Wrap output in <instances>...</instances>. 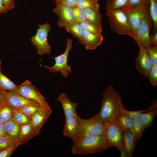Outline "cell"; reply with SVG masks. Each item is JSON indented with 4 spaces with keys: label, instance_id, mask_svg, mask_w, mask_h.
I'll use <instances>...</instances> for the list:
<instances>
[{
    "label": "cell",
    "instance_id": "obj_1",
    "mask_svg": "<svg viewBox=\"0 0 157 157\" xmlns=\"http://www.w3.org/2000/svg\"><path fill=\"white\" fill-rule=\"evenodd\" d=\"M122 98L113 86H110L105 90L98 113L101 122L104 123L115 119L117 114L124 108Z\"/></svg>",
    "mask_w": 157,
    "mask_h": 157
},
{
    "label": "cell",
    "instance_id": "obj_2",
    "mask_svg": "<svg viewBox=\"0 0 157 157\" xmlns=\"http://www.w3.org/2000/svg\"><path fill=\"white\" fill-rule=\"evenodd\" d=\"M111 147L102 135H93L86 136L73 144L71 150L74 154L85 155L100 152Z\"/></svg>",
    "mask_w": 157,
    "mask_h": 157
},
{
    "label": "cell",
    "instance_id": "obj_3",
    "mask_svg": "<svg viewBox=\"0 0 157 157\" xmlns=\"http://www.w3.org/2000/svg\"><path fill=\"white\" fill-rule=\"evenodd\" d=\"M78 127L73 145L82 138L88 136L102 135L104 129V123L100 120L98 113L88 119L77 117Z\"/></svg>",
    "mask_w": 157,
    "mask_h": 157
},
{
    "label": "cell",
    "instance_id": "obj_4",
    "mask_svg": "<svg viewBox=\"0 0 157 157\" xmlns=\"http://www.w3.org/2000/svg\"><path fill=\"white\" fill-rule=\"evenodd\" d=\"M106 10L112 29L118 34L128 35L136 41V36L124 13L120 9H107Z\"/></svg>",
    "mask_w": 157,
    "mask_h": 157
},
{
    "label": "cell",
    "instance_id": "obj_5",
    "mask_svg": "<svg viewBox=\"0 0 157 157\" xmlns=\"http://www.w3.org/2000/svg\"><path fill=\"white\" fill-rule=\"evenodd\" d=\"M123 132L116 120L104 123V129L102 135L112 147L117 148L120 151L121 157H127L124 146Z\"/></svg>",
    "mask_w": 157,
    "mask_h": 157
},
{
    "label": "cell",
    "instance_id": "obj_6",
    "mask_svg": "<svg viewBox=\"0 0 157 157\" xmlns=\"http://www.w3.org/2000/svg\"><path fill=\"white\" fill-rule=\"evenodd\" d=\"M38 27L36 33L31 38V41L36 48L39 55L49 54L51 52V47L48 42L47 38L51 30V25L49 22H47L44 24H38Z\"/></svg>",
    "mask_w": 157,
    "mask_h": 157
},
{
    "label": "cell",
    "instance_id": "obj_7",
    "mask_svg": "<svg viewBox=\"0 0 157 157\" xmlns=\"http://www.w3.org/2000/svg\"><path fill=\"white\" fill-rule=\"evenodd\" d=\"M148 6L149 5L125 6L119 8L126 15L135 36L142 19L149 14Z\"/></svg>",
    "mask_w": 157,
    "mask_h": 157
},
{
    "label": "cell",
    "instance_id": "obj_8",
    "mask_svg": "<svg viewBox=\"0 0 157 157\" xmlns=\"http://www.w3.org/2000/svg\"><path fill=\"white\" fill-rule=\"evenodd\" d=\"M66 47L63 53L55 57V63L52 67L42 66L51 72L57 73L60 72L62 76L67 77L71 72V66L68 65L67 60L69 52L72 47V41L70 38L66 39Z\"/></svg>",
    "mask_w": 157,
    "mask_h": 157
},
{
    "label": "cell",
    "instance_id": "obj_9",
    "mask_svg": "<svg viewBox=\"0 0 157 157\" xmlns=\"http://www.w3.org/2000/svg\"><path fill=\"white\" fill-rule=\"evenodd\" d=\"M17 92L26 98L40 106L50 107L37 88L28 80L25 81L18 86Z\"/></svg>",
    "mask_w": 157,
    "mask_h": 157
},
{
    "label": "cell",
    "instance_id": "obj_10",
    "mask_svg": "<svg viewBox=\"0 0 157 157\" xmlns=\"http://www.w3.org/2000/svg\"><path fill=\"white\" fill-rule=\"evenodd\" d=\"M153 27L152 22L149 14L142 19L136 33L135 41L146 49L151 45L150 40V32Z\"/></svg>",
    "mask_w": 157,
    "mask_h": 157
},
{
    "label": "cell",
    "instance_id": "obj_11",
    "mask_svg": "<svg viewBox=\"0 0 157 157\" xmlns=\"http://www.w3.org/2000/svg\"><path fill=\"white\" fill-rule=\"evenodd\" d=\"M138 55L136 60L135 67L141 74L147 77L153 65L146 49L139 44Z\"/></svg>",
    "mask_w": 157,
    "mask_h": 157
},
{
    "label": "cell",
    "instance_id": "obj_12",
    "mask_svg": "<svg viewBox=\"0 0 157 157\" xmlns=\"http://www.w3.org/2000/svg\"><path fill=\"white\" fill-rule=\"evenodd\" d=\"M1 90L5 99L6 103L12 107L17 108L26 105H39L26 98L16 91L3 89H1Z\"/></svg>",
    "mask_w": 157,
    "mask_h": 157
},
{
    "label": "cell",
    "instance_id": "obj_13",
    "mask_svg": "<svg viewBox=\"0 0 157 157\" xmlns=\"http://www.w3.org/2000/svg\"><path fill=\"white\" fill-rule=\"evenodd\" d=\"M53 11L58 17L57 25L60 27L62 24L75 21L72 8L63 5L60 3H56Z\"/></svg>",
    "mask_w": 157,
    "mask_h": 157
},
{
    "label": "cell",
    "instance_id": "obj_14",
    "mask_svg": "<svg viewBox=\"0 0 157 157\" xmlns=\"http://www.w3.org/2000/svg\"><path fill=\"white\" fill-rule=\"evenodd\" d=\"M103 39L102 34L93 33L84 29L81 44L87 50H94L101 44Z\"/></svg>",
    "mask_w": 157,
    "mask_h": 157
},
{
    "label": "cell",
    "instance_id": "obj_15",
    "mask_svg": "<svg viewBox=\"0 0 157 157\" xmlns=\"http://www.w3.org/2000/svg\"><path fill=\"white\" fill-rule=\"evenodd\" d=\"M52 111L50 107L42 106L31 117L30 123L39 133Z\"/></svg>",
    "mask_w": 157,
    "mask_h": 157
},
{
    "label": "cell",
    "instance_id": "obj_16",
    "mask_svg": "<svg viewBox=\"0 0 157 157\" xmlns=\"http://www.w3.org/2000/svg\"><path fill=\"white\" fill-rule=\"evenodd\" d=\"M57 100L61 103L63 107L65 117H76L77 104L72 102L65 93L61 94L57 98Z\"/></svg>",
    "mask_w": 157,
    "mask_h": 157
},
{
    "label": "cell",
    "instance_id": "obj_17",
    "mask_svg": "<svg viewBox=\"0 0 157 157\" xmlns=\"http://www.w3.org/2000/svg\"><path fill=\"white\" fill-rule=\"evenodd\" d=\"M39 133L31 123L20 127L17 144L18 146L27 142Z\"/></svg>",
    "mask_w": 157,
    "mask_h": 157
},
{
    "label": "cell",
    "instance_id": "obj_18",
    "mask_svg": "<svg viewBox=\"0 0 157 157\" xmlns=\"http://www.w3.org/2000/svg\"><path fill=\"white\" fill-rule=\"evenodd\" d=\"M77 117H65L63 131L64 135L70 138L73 141L75 139L78 127Z\"/></svg>",
    "mask_w": 157,
    "mask_h": 157
},
{
    "label": "cell",
    "instance_id": "obj_19",
    "mask_svg": "<svg viewBox=\"0 0 157 157\" xmlns=\"http://www.w3.org/2000/svg\"><path fill=\"white\" fill-rule=\"evenodd\" d=\"M123 141L127 157L132 156L136 143V139L132 131L123 133Z\"/></svg>",
    "mask_w": 157,
    "mask_h": 157
},
{
    "label": "cell",
    "instance_id": "obj_20",
    "mask_svg": "<svg viewBox=\"0 0 157 157\" xmlns=\"http://www.w3.org/2000/svg\"><path fill=\"white\" fill-rule=\"evenodd\" d=\"M60 27L65 28L68 32L77 38L79 42L81 44L83 40V29L80 23L75 21L71 23L63 24Z\"/></svg>",
    "mask_w": 157,
    "mask_h": 157
},
{
    "label": "cell",
    "instance_id": "obj_21",
    "mask_svg": "<svg viewBox=\"0 0 157 157\" xmlns=\"http://www.w3.org/2000/svg\"><path fill=\"white\" fill-rule=\"evenodd\" d=\"M3 123L7 135L17 144L20 127L12 119Z\"/></svg>",
    "mask_w": 157,
    "mask_h": 157
},
{
    "label": "cell",
    "instance_id": "obj_22",
    "mask_svg": "<svg viewBox=\"0 0 157 157\" xmlns=\"http://www.w3.org/2000/svg\"><path fill=\"white\" fill-rule=\"evenodd\" d=\"M115 119L123 133L132 131V120L121 112L117 114Z\"/></svg>",
    "mask_w": 157,
    "mask_h": 157
},
{
    "label": "cell",
    "instance_id": "obj_23",
    "mask_svg": "<svg viewBox=\"0 0 157 157\" xmlns=\"http://www.w3.org/2000/svg\"><path fill=\"white\" fill-rule=\"evenodd\" d=\"M15 108L6 103L0 105V122L4 123L11 119Z\"/></svg>",
    "mask_w": 157,
    "mask_h": 157
},
{
    "label": "cell",
    "instance_id": "obj_24",
    "mask_svg": "<svg viewBox=\"0 0 157 157\" xmlns=\"http://www.w3.org/2000/svg\"><path fill=\"white\" fill-rule=\"evenodd\" d=\"M85 19L102 26V15L99 11L90 8L84 9Z\"/></svg>",
    "mask_w": 157,
    "mask_h": 157
},
{
    "label": "cell",
    "instance_id": "obj_25",
    "mask_svg": "<svg viewBox=\"0 0 157 157\" xmlns=\"http://www.w3.org/2000/svg\"><path fill=\"white\" fill-rule=\"evenodd\" d=\"M149 11L153 23L152 33L157 31V0H149Z\"/></svg>",
    "mask_w": 157,
    "mask_h": 157
},
{
    "label": "cell",
    "instance_id": "obj_26",
    "mask_svg": "<svg viewBox=\"0 0 157 157\" xmlns=\"http://www.w3.org/2000/svg\"><path fill=\"white\" fill-rule=\"evenodd\" d=\"M19 126L31 123V117L21 112L15 108L12 118Z\"/></svg>",
    "mask_w": 157,
    "mask_h": 157
},
{
    "label": "cell",
    "instance_id": "obj_27",
    "mask_svg": "<svg viewBox=\"0 0 157 157\" xmlns=\"http://www.w3.org/2000/svg\"><path fill=\"white\" fill-rule=\"evenodd\" d=\"M157 114V109L143 113L139 119L145 129L151 126Z\"/></svg>",
    "mask_w": 157,
    "mask_h": 157
},
{
    "label": "cell",
    "instance_id": "obj_28",
    "mask_svg": "<svg viewBox=\"0 0 157 157\" xmlns=\"http://www.w3.org/2000/svg\"><path fill=\"white\" fill-rule=\"evenodd\" d=\"M0 69V88L6 90L17 92L18 86L15 84L5 76L1 72Z\"/></svg>",
    "mask_w": 157,
    "mask_h": 157
},
{
    "label": "cell",
    "instance_id": "obj_29",
    "mask_svg": "<svg viewBox=\"0 0 157 157\" xmlns=\"http://www.w3.org/2000/svg\"><path fill=\"white\" fill-rule=\"evenodd\" d=\"M42 106H43L38 104H28L16 108L21 112L31 117Z\"/></svg>",
    "mask_w": 157,
    "mask_h": 157
},
{
    "label": "cell",
    "instance_id": "obj_30",
    "mask_svg": "<svg viewBox=\"0 0 157 157\" xmlns=\"http://www.w3.org/2000/svg\"><path fill=\"white\" fill-rule=\"evenodd\" d=\"M80 24L83 30L95 33L102 34V26L86 19L80 23Z\"/></svg>",
    "mask_w": 157,
    "mask_h": 157
},
{
    "label": "cell",
    "instance_id": "obj_31",
    "mask_svg": "<svg viewBox=\"0 0 157 157\" xmlns=\"http://www.w3.org/2000/svg\"><path fill=\"white\" fill-rule=\"evenodd\" d=\"M132 120V131L137 142L141 138L145 129L139 119Z\"/></svg>",
    "mask_w": 157,
    "mask_h": 157
},
{
    "label": "cell",
    "instance_id": "obj_32",
    "mask_svg": "<svg viewBox=\"0 0 157 157\" xmlns=\"http://www.w3.org/2000/svg\"><path fill=\"white\" fill-rule=\"evenodd\" d=\"M76 5L83 9L90 8L99 11L98 0H78Z\"/></svg>",
    "mask_w": 157,
    "mask_h": 157
},
{
    "label": "cell",
    "instance_id": "obj_33",
    "mask_svg": "<svg viewBox=\"0 0 157 157\" xmlns=\"http://www.w3.org/2000/svg\"><path fill=\"white\" fill-rule=\"evenodd\" d=\"M128 0H107L106 4V9H119L125 6Z\"/></svg>",
    "mask_w": 157,
    "mask_h": 157
},
{
    "label": "cell",
    "instance_id": "obj_34",
    "mask_svg": "<svg viewBox=\"0 0 157 157\" xmlns=\"http://www.w3.org/2000/svg\"><path fill=\"white\" fill-rule=\"evenodd\" d=\"M120 112L123 113L132 120L139 119L142 114L145 112V110L131 111L123 108Z\"/></svg>",
    "mask_w": 157,
    "mask_h": 157
},
{
    "label": "cell",
    "instance_id": "obj_35",
    "mask_svg": "<svg viewBox=\"0 0 157 157\" xmlns=\"http://www.w3.org/2000/svg\"><path fill=\"white\" fill-rule=\"evenodd\" d=\"M72 8L76 21L80 23L85 19L83 9L76 5Z\"/></svg>",
    "mask_w": 157,
    "mask_h": 157
},
{
    "label": "cell",
    "instance_id": "obj_36",
    "mask_svg": "<svg viewBox=\"0 0 157 157\" xmlns=\"http://www.w3.org/2000/svg\"><path fill=\"white\" fill-rule=\"evenodd\" d=\"M15 145L18 146L8 136H0V152L6 148Z\"/></svg>",
    "mask_w": 157,
    "mask_h": 157
},
{
    "label": "cell",
    "instance_id": "obj_37",
    "mask_svg": "<svg viewBox=\"0 0 157 157\" xmlns=\"http://www.w3.org/2000/svg\"><path fill=\"white\" fill-rule=\"evenodd\" d=\"M151 84L154 86L157 85V65H153L147 76Z\"/></svg>",
    "mask_w": 157,
    "mask_h": 157
},
{
    "label": "cell",
    "instance_id": "obj_38",
    "mask_svg": "<svg viewBox=\"0 0 157 157\" xmlns=\"http://www.w3.org/2000/svg\"><path fill=\"white\" fill-rule=\"evenodd\" d=\"M153 65H157V46H151L146 49Z\"/></svg>",
    "mask_w": 157,
    "mask_h": 157
},
{
    "label": "cell",
    "instance_id": "obj_39",
    "mask_svg": "<svg viewBox=\"0 0 157 157\" xmlns=\"http://www.w3.org/2000/svg\"><path fill=\"white\" fill-rule=\"evenodd\" d=\"M17 147V146L15 145L3 149L0 152V157L10 156Z\"/></svg>",
    "mask_w": 157,
    "mask_h": 157
},
{
    "label": "cell",
    "instance_id": "obj_40",
    "mask_svg": "<svg viewBox=\"0 0 157 157\" xmlns=\"http://www.w3.org/2000/svg\"><path fill=\"white\" fill-rule=\"evenodd\" d=\"M149 0H128L125 6H133L140 5H149Z\"/></svg>",
    "mask_w": 157,
    "mask_h": 157
},
{
    "label": "cell",
    "instance_id": "obj_41",
    "mask_svg": "<svg viewBox=\"0 0 157 157\" xmlns=\"http://www.w3.org/2000/svg\"><path fill=\"white\" fill-rule=\"evenodd\" d=\"M3 5L8 11L13 9L15 6V0H1Z\"/></svg>",
    "mask_w": 157,
    "mask_h": 157
},
{
    "label": "cell",
    "instance_id": "obj_42",
    "mask_svg": "<svg viewBox=\"0 0 157 157\" xmlns=\"http://www.w3.org/2000/svg\"><path fill=\"white\" fill-rule=\"evenodd\" d=\"M78 0H61L60 3L62 5L72 8L76 5Z\"/></svg>",
    "mask_w": 157,
    "mask_h": 157
},
{
    "label": "cell",
    "instance_id": "obj_43",
    "mask_svg": "<svg viewBox=\"0 0 157 157\" xmlns=\"http://www.w3.org/2000/svg\"><path fill=\"white\" fill-rule=\"evenodd\" d=\"M150 40L151 45L157 46V31L150 35Z\"/></svg>",
    "mask_w": 157,
    "mask_h": 157
},
{
    "label": "cell",
    "instance_id": "obj_44",
    "mask_svg": "<svg viewBox=\"0 0 157 157\" xmlns=\"http://www.w3.org/2000/svg\"><path fill=\"white\" fill-rule=\"evenodd\" d=\"M0 136H8L6 131L4 123L0 122Z\"/></svg>",
    "mask_w": 157,
    "mask_h": 157
},
{
    "label": "cell",
    "instance_id": "obj_45",
    "mask_svg": "<svg viewBox=\"0 0 157 157\" xmlns=\"http://www.w3.org/2000/svg\"><path fill=\"white\" fill-rule=\"evenodd\" d=\"M8 11L6 8L2 4L1 0H0V14H5Z\"/></svg>",
    "mask_w": 157,
    "mask_h": 157
},
{
    "label": "cell",
    "instance_id": "obj_46",
    "mask_svg": "<svg viewBox=\"0 0 157 157\" xmlns=\"http://www.w3.org/2000/svg\"><path fill=\"white\" fill-rule=\"evenodd\" d=\"M5 103V99L2 93L1 89L0 88V105Z\"/></svg>",
    "mask_w": 157,
    "mask_h": 157
},
{
    "label": "cell",
    "instance_id": "obj_47",
    "mask_svg": "<svg viewBox=\"0 0 157 157\" xmlns=\"http://www.w3.org/2000/svg\"><path fill=\"white\" fill-rule=\"evenodd\" d=\"M56 2V3H60L61 0H53Z\"/></svg>",
    "mask_w": 157,
    "mask_h": 157
},
{
    "label": "cell",
    "instance_id": "obj_48",
    "mask_svg": "<svg viewBox=\"0 0 157 157\" xmlns=\"http://www.w3.org/2000/svg\"><path fill=\"white\" fill-rule=\"evenodd\" d=\"M1 61L0 60V69H1Z\"/></svg>",
    "mask_w": 157,
    "mask_h": 157
}]
</instances>
